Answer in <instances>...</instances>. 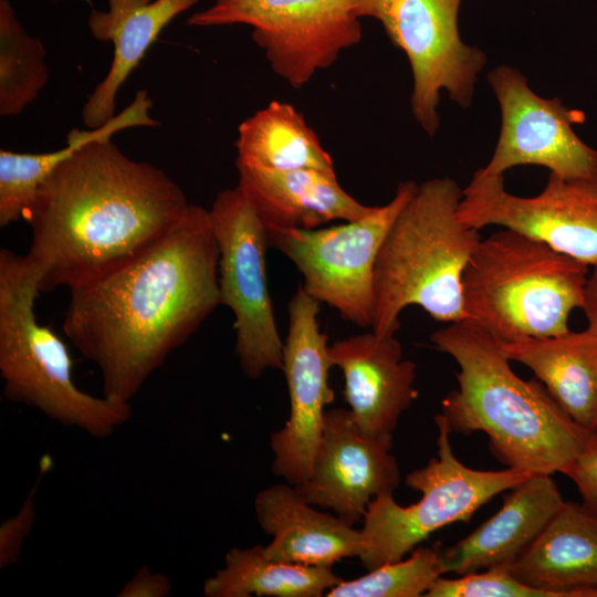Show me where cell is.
<instances>
[{
	"mask_svg": "<svg viewBox=\"0 0 597 597\" xmlns=\"http://www.w3.org/2000/svg\"><path fill=\"white\" fill-rule=\"evenodd\" d=\"M582 310L587 318V328L597 335V264L593 266V272L587 276Z\"/></svg>",
	"mask_w": 597,
	"mask_h": 597,
	"instance_id": "1f68e13d",
	"label": "cell"
},
{
	"mask_svg": "<svg viewBox=\"0 0 597 597\" xmlns=\"http://www.w3.org/2000/svg\"><path fill=\"white\" fill-rule=\"evenodd\" d=\"M235 165L272 170L335 172L334 160L302 113L272 101L238 128Z\"/></svg>",
	"mask_w": 597,
	"mask_h": 597,
	"instance_id": "cb8c5ba5",
	"label": "cell"
},
{
	"mask_svg": "<svg viewBox=\"0 0 597 597\" xmlns=\"http://www.w3.org/2000/svg\"><path fill=\"white\" fill-rule=\"evenodd\" d=\"M510 569L549 597L597 588V514L584 503L565 502Z\"/></svg>",
	"mask_w": 597,
	"mask_h": 597,
	"instance_id": "44dd1931",
	"label": "cell"
},
{
	"mask_svg": "<svg viewBox=\"0 0 597 597\" xmlns=\"http://www.w3.org/2000/svg\"><path fill=\"white\" fill-rule=\"evenodd\" d=\"M462 0H353L355 13L380 22L412 73L411 111L432 137L439 128L440 94L468 108L486 56L465 44L459 31Z\"/></svg>",
	"mask_w": 597,
	"mask_h": 597,
	"instance_id": "9c48e42d",
	"label": "cell"
},
{
	"mask_svg": "<svg viewBox=\"0 0 597 597\" xmlns=\"http://www.w3.org/2000/svg\"><path fill=\"white\" fill-rule=\"evenodd\" d=\"M458 217L476 230L510 229L588 266L597 264V176L549 174L538 195L520 197L505 189L503 176L478 169L462 189Z\"/></svg>",
	"mask_w": 597,
	"mask_h": 597,
	"instance_id": "7c38bea8",
	"label": "cell"
},
{
	"mask_svg": "<svg viewBox=\"0 0 597 597\" xmlns=\"http://www.w3.org/2000/svg\"><path fill=\"white\" fill-rule=\"evenodd\" d=\"M430 339L459 366L458 388L441 402L451 431L484 432L507 468L566 473L596 431L577 423L538 379L517 376L501 341L486 329L454 322Z\"/></svg>",
	"mask_w": 597,
	"mask_h": 597,
	"instance_id": "3957f363",
	"label": "cell"
},
{
	"mask_svg": "<svg viewBox=\"0 0 597 597\" xmlns=\"http://www.w3.org/2000/svg\"><path fill=\"white\" fill-rule=\"evenodd\" d=\"M53 1H59V0H53ZM87 2H90L91 0H86Z\"/></svg>",
	"mask_w": 597,
	"mask_h": 597,
	"instance_id": "836d02e7",
	"label": "cell"
},
{
	"mask_svg": "<svg viewBox=\"0 0 597 597\" xmlns=\"http://www.w3.org/2000/svg\"><path fill=\"white\" fill-rule=\"evenodd\" d=\"M391 446L392 436L362 433L349 409L327 410L311 474L294 486L308 503L333 510L352 525L363 522L373 499L399 486Z\"/></svg>",
	"mask_w": 597,
	"mask_h": 597,
	"instance_id": "9a60e30c",
	"label": "cell"
},
{
	"mask_svg": "<svg viewBox=\"0 0 597 597\" xmlns=\"http://www.w3.org/2000/svg\"><path fill=\"white\" fill-rule=\"evenodd\" d=\"M511 565L501 564L458 575L440 576L425 594L426 597H549L546 591L533 588L513 576Z\"/></svg>",
	"mask_w": 597,
	"mask_h": 597,
	"instance_id": "83f0119b",
	"label": "cell"
},
{
	"mask_svg": "<svg viewBox=\"0 0 597 597\" xmlns=\"http://www.w3.org/2000/svg\"><path fill=\"white\" fill-rule=\"evenodd\" d=\"M462 189L449 177L418 188L389 228L375 266L373 333L395 335L410 305L444 323L464 321L462 280L481 240L458 217Z\"/></svg>",
	"mask_w": 597,
	"mask_h": 597,
	"instance_id": "277c9868",
	"label": "cell"
},
{
	"mask_svg": "<svg viewBox=\"0 0 597 597\" xmlns=\"http://www.w3.org/2000/svg\"><path fill=\"white\" fill-rule=\"evenodd\" d=\"M209 214L219 248L220 304L234 316L240 366L255 379L283 367L284 343L266 280L268 229L239 186L220 191Z\"/></svg>",
	"mask_w": 597,
	"mask_h": 597,
	"instance_id": "8fae6325",
	"label": "cell"
},
{
	"mask_svg": "<svg viewBox=\"0 0 597 597\" xmlns=\"http://www.w3.org/2000/svg\"><path fill=\"white\" fill-rule=\"evenodd\" d=\"M565 474L576 484L583 503L597 514V431Z\"/></svg>",
	"mask_w": 597,
	"mask_h": 597,
	"instance_id": "f546056e",
	"label": "cell"
},
{
	"mask_svg": "<svg viewBox=\"0 0 597 597\" xmlns=\"http://www.w3.org/2000/svg\"><path fill=\"white\" fill-rule=\"evenodd\" d=\"M510 360L528 367L580 426L597 431V335L586 328L501 342Z\"/></svg>",
	"mask_w": 597,
	"mask_h": 597,
	"instance_id": "7402d4cb",
	"label": "cell"
},
{
	"mask_svg": "<svg viewBox=\"0 0 597 597\" xmlns=\"http://www.w3.org/2000/svg\"><path fill=\"white\" fill-rule=\"evenodd\" d=\"M342 580L332 567L302 565L266 556L264 546L232 547L223 567L206 579V597H320Z\"/></svg>",
	"mask_w": 597,
	"mask_h": 597,
	"instance_id": "d4e9b609",
	"label": "cell"
},
{
	"mask_svg": "<svg viewBox=\"0 0 597 597\" xmlns=\"http://www.w3.org/2000/svg\"><path fill=\"white\" fill-rule=\"evenodd\" d=\"M172 588L171 580L161 573H154L147 565L140 566L123 586L119 597H166Z\"/></svg>",
	"mask_w": 597,
	"mask_h": 597,
	"instance_id": "4dcf8cb0",
	"label": "cell"
},
{
	"mask_svg": "<svg viewBox=\"0 0 597 597\" xmlns=\"http://www.w3.org/2000/svg\"><path fill=\"white\" fill-rule=\"evenodd\" d=\"M488 81L501 109V130L488 165L480 170L503 176L516 166L535 165L563 178L597 176V149L584 143L573 125L584 114L558 98L535 94L516 69L500 65Z\"/></svg>",
	"mask_w": 597,
	"mask_h": 597,
	"instance_id": "4fadbf2b",
	"label": "cell"
},
{
	"mask_svg": "<svg viewBox=\"0 0 597 597\" xmlns=\"http://www.w3.org/2000/svg\"><path fill=\"white\" fill-rule=\"evenodd\" d=\"M438 428L437 457L407 474V486L421 499L399 505L392 494L371 500L363 519V566L374 569L399 561L439 528L454 522L468 523L474 512L493 496L524 481L530 472L507 468L476 470L464 465L453 453L452 432L442 413L434 417Z\"/></svg>",
	"mask_w": 597,
	"mask_h": 597,
	"instance_id": "52a82bcc",
	"label": "cell"
},
{
	"mask_svg": "<svg viewBox=\"0 0 597 597\" xmlns=\"http://www.w3.org/2000/svg\"><path fill=\"white\" fill-rule=\"evenodd\" d=\"M182 189L160 168L96 139L63 160L25 216L40 293L69 290L142 252L188 214Z\"/></svg>",
	"mask_w": 597,
	"mask_h": 597,
	"instance_id": "7a4b0ae2",
	"label": "cell"
},
{
	"mask_svg": "<svg viewBox=\"0 0 597 597\" xmlns=\"http://www.w3.org/2000/svg\"><path fill=\"white\" fill-rule=\"evenodd\" d=\"M199 0H108V9H92L87 24L92 35L114 48L111 67L82 109L86 127L97 128L115 114L116 96L160 32Z\"/></svg>",
	"mask_w": 597,
	"mask_h": 597,
	"instance_id": "ffe728a7",
	"label": "cell"
},
{
	"mask_svg": "<svg viewBox=\"0 0 597 597\" xmlns=\"http://www.w3.org/2000/svg\"><path fill=\"white\" fill-rule=\"evenodd\" d=\"M320 302L302 285L289 303V328L283 367L290 397L285 426L273 432L272 471L292 485L311 474L322 434L325 407L334 401L328 373L334 366L327 335L320 329Z\"/></svg>",
	"mask_w": 597,
	"mask_h": 597,
	"instance_id": "5bb4252c",
	"label": "cell"
},
{
	"mask_svg": "<svg viewBox=\"0 0 597 597\" xmlns=\"http://www.w3.org/2000/svg\"><path fill=\"white\" fill-rule=\"evenodd\" d=\"M40 39L20 23L9 0H0V115L20 114L49 80Z\"/></svg>",
	"mask_w": 597,
	"mask_h": 597,
	"instance_id": "484cf974",
	"label": "cell"
},
{
	"mask_svg": "<svg viewBox=\"0 0 597 597\" xmlns=\"http://www.w3.org/2000/svg\"><path fill=\"white\" fill-rule=\"evenodd\" d=\"M186 24L251 27L272 71L294 88L332 66L363 38L353 0H213Z\"/></svg>",
	"mask_w": 597,
	"mask_h": 597,
	"instance_id": "30bf717a",
	"label": "cell"
},
{
	"mask_svg": "<svg viewBox=\"0 0 597 597\" xmlns=\"http://www.w3.org/2000/svg\"><path fill=\"white\" fill-rule=\"evenodd\" d=\"M258 522L272 536L266 556L302 565L332 567L362 553V532L336 514L314 509L297 489L274 484L254 500Z\"/></svg>",
	"mask_w": 597,
	"mask_h": 597,
	"instance_id": "ac0fdd59",
	"label": "cell"
},
{
	"mask_svg": "<svg viewBox=\"0 0 597 597\" xmlns=\"http://www.w3.org/2000/svg\"><path fill=\"white\" fill-rule=\"evenodd\" d=\"M577 597H597V588L584 589L578 593Z\"/></svg>",
	"mask_w": 597,
	"mask_h": 597,
	"instance_id": "d6a6232c",
	"label": "cell"
},
{
	"mask_svg": "<svg viewBox=\"0 0 597 597\" xmlns=\"http://www.w3.org/2000/svg\"><path fill=\"white\" fill-rule=\"evenodd\" d=\"M418 188L398 185L394 198L363 218L328 228H266L269 244L298 269L303 289L341 317L371 327L375 316V266L394 220Z\"/></svg>",
	"mask_w": 597,
	"mask_h": 597,
	"instance_id": "ba28073f",
	"label": "cell"
},
{
	"mask_svg": "<svg viewBox=\"0 0 597 597\" xmlns=\"http://www.w3.org/2000/svg\"><path fill=\"white\" fill-rule=\"evenodd\" d=\"M40 274L25 255L0 250V375L4 397L64 427L112 436L132 416L130 402L80 389L64 342L36 321Z\"/></svg>",
	"mask_w": 597,
	"mask_h": 597,
	"instance_id": "8992f818",
	"label": "cell"
},
{
	"mask_svg": "<svg viewBox=\"0 0 597 597\" xmlns=\"http://www.w3.org/2000/svg\"><path fill=\"white\" fill-rule=\"evenodd\" d=\"M334 366L344 375V397L362 433L392 436L399 417L418 397L416 364L404 359L395 335L373 332L329 345Z\"/></svg>",
	"mask_w": 597,
	"mask_h": 597,
	"instance_id": "2e32d148",
	"label": "cell"
},
{
	"mask_svg": "<svg viewBox=\"0 0 597 597\" xmlns=\"http://www.w3.org/2000/svg\"><path fill=\"white\" fill-rule=\"evenodd\" d=\"M235 166L238 186L266 228L315 229L333 220L363 218L374 208L352 197L339 185L336 172Z\"/></svg>",
	"mask_w": 597,
	"mask_h": 597,
	"instance_id": "d6986e66",
	"label": "cell"
},
{
	"mask_svg": "<svg viewBox=\"0 0 597 597\" xmlns=\"http://www.w3.org/2000/svg\"><path fill=\"white\" fill-rule=\"evenodd\" d=\"M153 101L140 90L130 104L104 125L85 130L72 129L66 146L49 153L0 150V226L25 218L39 188L54 169L78 148L96 139H108L119 130L136 126H156L150 116Z\"/></svg>",
	"mask_w": 597,
	"mask_h": 597,
	"instance_id": "603a6c76",
	"label": "cell"
},
{
	"mask_svg": "<svg viewBox=\"0 0 597 597\" xmlns=\"http://www.w3.org/2000/svg\"><path fill=\"white\" fill-rule=\"evenodd\" d=\"M588 265L510 229L479 241L464 270L465 318L501 342L569 332Z\"/></svg>",
	"mask_w": 597,
	"mask_h": 597,
	"instance_id": "5b68a950",
	"label": "cell"
},
{
	"mask_svg": "<svg viewBox=\"0 0 597 597\" xmlns=\"http://www.w3.org/2000/svg\"><path fill=\"white\" fill-rule=\"evenodd\" d=\"M52 468L50 455L41 458L36 480L15 515L7 519L0 526V569L14 565L21 557L22 546L31 533L35 517V493L43 476Z\"/></svg>",
	"mask_w": 597,
	"mask_h": 597,
	"instance_id": "f1b7e54d",
	"label": "cell"
},
{
	"mask_svg": "<svg viewBox=\"0 0 597 597\" xmlns=\"http://www.w3.org/2000/svg\"><path fill=\"white\" fill-rule=\"evenodd\" d=\"M442 544L416 547L410 556L368 570L359 578L342 579L326 597H418L448 574Z\"/></svg>",
	"mask_w": 597,
	"mask_h": 597,
	"instance_id": "4316f807",
	"label": "cell"
},
{
	"mask_svg": "<svg viewBox=\"0 0 597 597\" xmlns=\"http://www.w3.org/2000/svg\"><path fill=\"white\" fill-rule=\"evenodd\" d=\"M565 503L551 474L534 473L509 490L489 520L442 553L449 573L511 565Z\"/></svg>",
	"mask_w": 597,
	"mask_h": 597,
	"instance_id": "e0dca14e",
	"label": "cell"
},
{
	"mask_svg": "<svg viewBox=\"0 0 597 597\" xmlns=\"http://www.w3.org/2000/svg\"><path fill=\"white\" fill-rule=\"evenodd\" d=\"M220 305L209 210L191 205L161 239L70 289L63 331L100 370L103 395L130 402Z\"/></svg>",
	"mask_w": 597,
	"mask_h": 597,
	"instance_id": "6da1fadb",
	"label": "cell"
}]
</instances>
